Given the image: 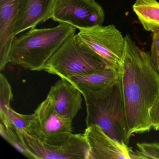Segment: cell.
<instances>
[{"label":"cell","mask_w":159,"mask_h":159,"mask_svg":"<svg viewBox=\"0 0 159 159\" xmlns=\"http://www.w3.org/2000/svg\"><path fill=\"white\" fill-rule=\"evenodd\" d=\"M83 134L90 159H131L132 149L108 135L98 125L87 126Z\"/></svg>","instance_id":"9"},{"label":"cell","mask_w":159,"mask_h":159,"mask_svg":"<svg viewBox=\"0 0 159 159\" xmlns=\"http://www.w3.org/2000/svg\"><path fill=\"white\" fill-rule=\"evenodd\" d=\"M13 93L11 84L2 73L0 74V125L5 128L11 127L10 111Z\"/></svg>","instance_id":"15"},{"label":"cell","mask_w":159,"mask_h":159,"mask_svg":"<svg viewBox=\"0 0 159 159\" xmlns=\"http://www.w3.org/2000/svg\"><path fill=\"white\" fill-rule=\"evenodd\" d=\"M120 66L127 136L150 131L149 111L159 98V73L150 53L139 49L129 34Z\"/></svg>","instance_id":"1"},{"label":"cell","mask_w":159,"mask_h":159,"mask_svg":"<svg viewBox=\"0 0 159 159\" xmlns=\"http://www.w3.org/2000/svg\"><path fill=\"white\" fill-rule=\"evenodd\" d=\"M77 29L59 23L55 27L30 30L16 37L9 55L10 63L32 71L43 70L45 65Z\"/></svg>","instance_id":"2"},{"label":"cell","mask_w":159,"mask_h":159,"mask_svg":"<svg viewBox=\"0 0 159 159\" xmlns=\"http://www.w3.org/2000/svg\"><path fill=\"white\" fill-rule=\"evenodd\" d=\"M138 150L133 151L132 159H159V142L137 143Z\"/></svg>","instance_id":"17"},{"label":"cell","mask_w":159,"mask_h":159,"mask_svg":"<svg viewBox=\"0 0 159 159\" xmlns=\"http://www.w3.org/2000/svg\"><path fill=\"white\" fill-rule=\"evenodd\" d=\"M120 70L109 66L95 72L75 75L67 79L81 93L97 92L108 86L120 77Z\"/></svg>","instance_id":"13"},{"label":"cell","mask_w":159,"mask_h":159,"mask_svg":"<svg viewBox=\"0 0 159 159\" xmlns=\"http://www.w3.org/2000/svg\"><path fill=\"white\" fill-rule=\"evenodd\" d=\"M109 66H112L89 47L78 34H74L53 55L43 70L67 80L72 76L95 72Z\"/></svg>","instance_id":"4"},{"label":"cell","mask_w":159,"mask_h":159,"mask_svg":"<svg viewBox=\"0 0 159 159\" xmlns=\"http://www.w3.org/2000/svg\"><path fill=\"white\" fill-rule=\"evenodd\" d=\"M149 119L152 128L159 130V98L150 109Z\"/></svg>","instance_id":"19"},{"label":"cell","mask_w":159,"mask_h":159,"mask_svg":"<svg viewBox=\"0 0 159 159\" xmlns=\"http://www.w3.org/2000/svg\"><path fill=\"white\" fill-rule=\"evenodd\" d=\"M34 113V119L24 133L49 145L64 144L72 134V120L59 115L48 97Z\"/></svg>","instance_id":"5"},{"label":"cell","mask_w":159,"mask_h":159,"mask_svg":"<svg viewBox=\"0 0 159 159\" xmlns=\"http://www.w3.org/2000/svg\"><path fill=\"white\" fill-rule=\"evenodd\" d=\"M82 95L81 92L69 81L61 79L52 86L47 97L59 115L72 120L82 109Z\"/></svg>","instance_id":"11"},{"label":"cell","mask_w":159,"mask_h":159,"mask_svg":"<svg viewBox=\"0 0 159 159\" xmlns=\"http://www.w3.org/2000/svg\"><path fill=\"white\" fill-rule=\"evenodd\" d=\"M150 56L153 66L159 73V32L152 33Z\"/></svg>","instance_id":"18"},{"label":"cell","mask_w":159,"mask_h":159,"mask_svg":"<svg viewBox=\"0 0 159 159\" xmlns=\"http://www.w3.org/2000/svg\"><path fill=\"white\" fill-rule=\"evenodd\" d=\"M35 117L34 113L23 114L16 112L11 108L10 111V120L12 126L18 134L22 140V134L26 132Z\"/></svg>","instance_id":"16"},{"label":"cell","mask_w":159,"mask_h":159,"mask_svg":"<svg viewBox=\"0 0 159 159\" xmlns=\"http://www.w3.org/2000/svg\"><path fill=\"white\" fill-rule=\"evenodd\" d=\"M82 94L86 108V127L98 125L108 135L128 145L120 77L102 90Z\"/></svg>","instance_id":"3"},{"label":"cell","mask_w":159,"mask_h":159,"mask_svg":"<svg viewBox=\"0 0 159 159\" xmlns=\"http://www.w3.org/2000/svg\"><path fill=\"white\" fill-rule=\"evenodd\" d=\"M18 0H0V70L10 63V49L14 39Z\"/></svg>","instance_id":"12"},{"label":"cell","mask_w":159,"mask_h":159,"mask_svg":"<svg viewBox=\"0 0 159 159\" xmlns=\"http://www.w3.org/2000/svg\"><path fill=\"white\" fill-rule=\"evenodd\" d=\"M22 142L28 158L37 159H90L89 148L84 134H73L62 145H49L23 133Z\"/></svg>","instance_id":"8"},{"label":"cell","mask_w":159,"mask_h":159,"mask_svg":"<svg viewBox=\"0 0 159 159\" xmlns=\"http://www.w3.org/2000/svg\"><path fill=\"white\" fill-rule=\"evenodd\" d=\"M52 19L81 30L102 25L105 12L95 0H56Z\"/></svg>","instance_id":"6"},{"label":"cell","mask_w":159,"mask_h":159,"mask_svg":"<svg viewBox=\"0 0 159 159\" xmlns=\"http://www.w3.org/2000/svg\"><path fill=\"white\" fill-rule=\"evenodd\" d=\"M56 0H18L14 35L52 19Z\"/></svg>","instance_id":"10"},{"label":"cell","mask_w":159,"mask_h":159,"mask_svg":"<svg viewBox=\"0 0 159 159\" xmlns=\"http://www.w3.org/2000/svg\"><path fill=\"white\" fill-rule=\"evenodd\" d=\"M133 9L145 30L159 32V2L156 0H136Z\"/></svg>","instance_id":"14"},{"label":"cell","mask_w":159,"mask_h":159,"mask_svg":"<svg viewBox=\"0 0 159 159\" xmlns=\"http://www.w3.org/2000/svg\"><path fill=\"white\" fill-rule=\"evenodd\" d=\"M78 35L110 65L120 69L125 51V41L115 26H95L80 30Z\"/></svg>","instance_id":"7"}]
</instances>
